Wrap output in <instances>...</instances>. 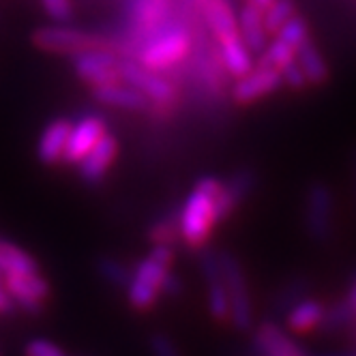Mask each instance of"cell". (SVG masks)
I'll return each instance as SVG.
<instances>
[{"label": "cell", "instance_id": "d4e9b609", "mask_svg": "<svg viewBox=\"0 0 356 356\" xmlns=\"http://www.w3.org/2000/svg\"><path fill=\"white\" fill-rule=\"evenodd\" d=\"M294 60H296V49L279 37H275L270 43H266V47L260 52V65L273 67L277 71H282L284 67H288Z\"/></svg>", "mask_w": 356, "mask_h": 356}, {"label": "cell", "instance_id": "e575fe53", "mask_svg": "<svg viewBox=\"0 0 356 356\" xmlns=\"http://www.w3.org/2000/svg\"><path fill=\"white\" fill-rule=\"evenodd\" d=\"M17 307H15V302H13V298L9 296V292L3 288V284H0V316H9V314H13Z\"/></svg>", "mask_w": 356, "mask_h": 356}, {"label": "cell", "instance_id": "30bf717a", "mask_svg": "<svg viewBox=\"0 0 356 356\" xmlns=\"http://www.w3.org/2000/svg\"><path fill=\"white\" fill-rule=\"evenodd\" d=\"M333 191L324 183H314L307 191V204H305V225L314 241H326L333 227Z\"/></svg>", "mask_w": 356, "mask_h": 356}, {"label": "cell", "instance_id": "8d00e7d4", "mask_svg": "<svg viewBox=\"0 0 356 356\" xmlns=\"http://www.w3.org/2000/svg\"><path fill=\"white\" fill-rule=\"evenodd\" d=\"M352 307L356 309V286H354V292H352Z\"/></svg>", "mask_w": 356, "mask_h": 356}, {"label": "cell", "instance_id": "52a82bcc", "mask_svg": "<svg viewBox=\"0 0 356 356\" xmlns=\"http://www.w3.org/2000/svg\"><path fill=\"white\" fill-rule=\"evenodd\" d=\"M3 288L13 298L15 307L33 316L43 312L45 300L49 298V284L41 277V273L3 275Z\"/></svg>", "mask_w": 356, "mask_h": 356}, {"label": "cell", "instance_id": "cb8c5ba5", "mask_svg": "<svg viewBox=\"0 0 356 356\" xmlns=\"http://www.w3.org/2000/svg\"><path fill=\"white\" fill-rule=\"evenodd\" d=\"M170 0H136L134 22L140 29H152L163 22Z\"/></svg>", "mask_w": 356, "mask_h": 356}, {"label": "cell", "instance_id": "1f68e13d", "mask_svg": "<svg viewBox=\"0 0 356 356\" xmlns=\"http://www.w3.org/2000/svg\"><path fill=\"white\" fill-rule=\"evenodd\" d=\"M279 73H282L284 84H286V86H290V88H294V90H300V88L307 86V78H305V73H302V69L298 67V63H296V60H294V63H290L288 67H284Z\"/></svg>", "mask_w": 356, "mask_h": 356}, {"label": "cell", "instance_id": "4fadbf2b", "mask_svg": "<svg viewBox=\"0 0 356 356\" xmlns=\"http://www.w3.org/2000/svg\"><path fill=\"white\" fill-rule=\"evenodd\" d=\"M106 131H108V124L101 116H84L78 122H73L60 161L78 163Z\"/></svg>", "mask_w": 356, "mask_h": 356}, {"label": "cell", "instance_id": "8992f818", "mask_svg": "<svg viewBox=\"0 0 356 356\" xmlns=\"http://www.w3.org/2000/svg\"><path fill=\"white\" fill-rule=\"evenodd\" d=\"M120 80L131 84L134 88H138L150 101V106H159V108L165 106L168 108L174 104V99H176L174 84L163 78L161 71H152L138 60L120 58Z\"/></svg>", "mask_w": 356, "mask_h": 356}, {"label": "cell", "instance_id": "836d02e7", "mask_svg": "<svg viewBox=\"0 0 356 356\" xmlns=\"http://www.w3.org/2000/svg\"><path fill=\"white\" fill-rule=\"evenodd\" d=\"M159 292H161V294H165V296H178V294L183 292L181 279H178L172 270H168V273H165V277H163V282H161Z\"/></svg>", "mask_w": 356, "mask_h": 356}, {"label": "cell", "instance_id": "ab89813d", "mask_svg": "<svg viewBox=\"0 0 356 356\" xmlns=\"http://www.w3.org/2000/svg\"><path fill=\"white\" fill-rule=\"evenodd\" d=\"M354 165H356V163H354Z\"/></svg>", "mask_w": 356, "mask_h": 356}, {"label": "cell", "instance_id": "74e56055", "mask_svg": "<svg viewBox=\"0 0 356 356\" xmlns=\"http://www.w3.org/2000/svg\"><path fill=\"white\" fill-rule=\"evenodd\" d=\"M195 3H200V5H204V3H207V0H195Z\"/></svg>", "mask_w": 356, "mask_h": 356}, {"label": "cell", "instance_id": "f35d334b", "mask_svg": "<svg viewBox=\"0 0 356 356\" xmlns=\"http://www.w3.org/2000/svg\"><path fill=\"white\" fill-rule=\"evenodd\" d=\"M0 284H3V279H0Z\"/></svg>", "mask_w": 356, "mask_h": 356}, {"label": "cell", "instance_id": "7402d4cb", "mask_svg": "<svg viewBox=\"0 0 356 356\" xmlns=\"http://www.w3.org/2000/svg\"><path fill=\"white\" fill-rule=\"evenodd\" d=\"M296 63L302 69L305 78H307V84H322L328 78V65L324 60V56L320 54V49L314 45V41H305L298 49H296Z\"/></svg>", "mask_w": 356, "mask_h": 356}, {"label": "cell", "instance_id": "f546056e", "mask_svg": "<svg viewBox=\"0 0 356 356\" xmlns=\"http://www.w3.org/2000/svg\"><path fill=\"white\" fill-rule=\"evenodd\" d=\"M41 7L56 24H69L73 19L71 0H41Z\"/></svg>", "mask_w": 356, "mask_h": 356}, {"label": "cell", "instance_id": "484cf974", "mask_svg": "<svg viewBox=\"0 0 356 356\" xmlns=\"http://www.w3.org/2000/svg\"><path fill=\"white\" fill-rule=\"evenodd\" d=\"M292 15H296V9H294L292 0H273V3L266 9H262L266 33L275 37L279 33V29H282Z\"/></svg>", "mask_w": 356, "mask_h": 356}, {"label": "cell", "instance_id": "6da1fadb", "mask_svg": "<svg viewBox=\"0 0 356 356\" xmlns=\"http://www.w3.org/2000/svg\"><path fill=\"white\" fill-rule=\"evenodd\" d=\"M221 181L215 176H204L193 185L191 193L187 195L178 219V238L187 247L200 249L204 247L219 223L217 217V195L221 191Z\"/></svg>", "mask_w": 356, "mask_h": 356}, {"label": "cell", "instance_id": "ac0fdd59", "mask_svg": "<svg viewBox=\"0 0 356 356\" xmlns=\"http://www.w3.org/2000/svg\"><path fill=\"white\" fill-rule=\"evenodd\" d=\"M202 7H204V19L209 24L213 37L217 39V43L238 37L236 13L227 0H207Z\"/></svg>", "mask_w": 356, "mask_h": 356}, {"label": "cell", "instance_id": "f1b7e54d", "mask_svg": "<svg viewBox=\"0 0 356 356\" xmlns=\"http://www.w3.org/2000/svg\"><path fill=\"white\" fill-rule=\"evenodd\" d=\"M148 238L155 245H172L178 238V219L176 217L159 219L148 230Z\"/></svg>", "mask_w": 356, "mask_h": 356}, {"label": "cell", "instance_id": "ba28073f", "mask_svg": "<svg viewBox=\"0 0 356 356\" xmlns=\"http://www.w3.org/2000/svg\"><path fill=\"white\" fill-rule=\"evenodd\" d=\"M73 71L90 88L120 80V56L112 49H88L73 54Z\"/></svg>", "mask_w": 356, "mask_h": 356}, {"label": "cell", "instance_id": "7c38bea8", "mask_svg": "<svg viewBox=\"0 0 356 356\" xmlns=\"http://www.w3.org/2000/svg\"><path fill=\"white\" fill-rule=\"evenodd\" d=\"M116 155H118V140L110 131H106L99 138V142L78 161L80 178L88 185L101 183L106 178V174L110 172Z\"/></svg>", "mask_w": 356, "mask_h": 356}, {"label": "cell", "instance_id": "5b68a950", "mask_svg": "<svg viewBox=\"0 0 356 356\" xmlns=\"http://www.w3.org/2000/svg\"><path fill=\"white\" fill-rule=\"evenodd\" d=\"M223 284L230 300V322L236 330H249L253 324V305L247 288L245 270L241 268L238 260L230 253H219Z\"/></svg>", "mask_w": 356, "mask_h": 356}, {"label": "cell", "instance_id": "7a4b0ae2", "mask_svg": "<svg viewBox=\"0 0 356 356\" xmlns=\"http://www.w3.org/2000/svg\"><path fill=\"white\" fill-rule=\"evenodd\" d=\"M174 264V249L172 245H155L148 256L138 262L134 268L129 282H127V300H129V307L136 312H150L157 305L161 292V282L165 273Z\"/></svg>", "mask_w": 356, "mask_h": 356}, {"label": "cell", "instance_id": "ffe728a7", "mask_svg": "<svg viewBox=\"0 0 356 356\" xmlns=\"http://www.w3.org/2000/svg\"><path fill=\"white\" fill-rule=\"evenodd\" d=\"M253 185V176L251 172L243 170V172H236L230 181L221 185V191L217 195V217L219 221H225L234 213V209L241 204L245 200V195L249 193Z\"/></svg>", "mask_w": 356, "mask_h": 356}, {"label": "cell", "instance_id": "83f0119b", "mask_svg": "<svg viewBox=\"0 0 356 356\" xmlns=\"http://www.w3.org/2000/svg\"><path fill=\"white\" fill-rule=\"evenodd\" d=\"M275 37L284 39L294 49H298L305 41H309V29H307V24H305V19H300L298 15H292L284 26L279 29V33Z\"/></svg>", "mask_w": 356, "mask_h": 356}, {"label": "cell", "instance_id": "4316f807", "mask_svg": "<svg viewBox=\"0 0 356 356\" xmlns=\"http://www.w3.org/2000/svg\"><path fill=\"white\" fill-rule=\"evenodd\" d=\"M97 270L99 275L106 279V282H110L112 286L116 288H124L127 282H129V277L131 273L124 268V264L112 256H104V258H99L97 260Z\"/></svg>", "mask_w": 356, "mask_h": 356}, {"label": "cell", "instance_id": "9c48e42d", "mask_svg": "<svg viewBox=\"0 0 356 356\" xmlns=\"http://www.w3.org/2000/svg\"><path fill=\"white\" fill-rule=\"evenodd\" d=\"M279 86H284L282 73L273 67L258 65V67H251L247 73H243L241 78H236L232 86V99L238 106H249L273 95Z\"/></svg>", "mask_w": 356, "mask_h": 356}, {"label": "cell", "instance_id": "2e32d148", "mask_svg": "<svg viewBox=\"0 0 356 356\" xmlns=\"http://www.w3.org/2000/svg\"><path fill=\"white\" fill-rule=\"evenodd\" d=\"M71 124L73 122L69 118H54L43 129L37 144V157L43 165H54L63 159Z\"/></svg>", "mask_w": 356, "mask_h": 356}, {"label": "cell", "instance_id": "44dd1931", "mask_svg": "<svg viewBox=\"0 0 356 356\" xmlns=\"http://www.w3.org/2000/svg\"><path fill=\"white\" fill-rule=\"evenodd\" d=\"M219 60L223 69L232 75V78H241L243 73H247L253 67V54L249 52V47L243 43L241 35L219 41Z\"/></svg>", "mask_w": 356, "mask_h": 356}, {"label": "cell", "instance_id": "3957f363", "mask_svg": "<svg viewBox=\"0 0 356 356\" xmlns=\"http://www.w3.org/2000/svg\"><path fill=\"white\" fill-rule=\"evenodd\" d=\"M31 41L41 52L63 54V56H73L80 52H88V49H112V52H116V43L110 41L108 37L86 33L80 29H71V26H65V24L33 31Z\"/></svg>", "mask_w": 356, "mask_h": 356}, {"label": "cell", "instance_id": "e0dca14e", "mask_svg": "<svg viewBox=\"0 0 356 356\" xmlns=\"http://www.w3.org/2000/svg\"><path fill=\"white\" fill-rule=\"evenodd\" d=\"M236 22H238V35H241L243 43L249 47V52L260 54L268 43V33L264 29L262 9L256 7L253 3H245L241 7V11L236 13Z\"/></svg>", "mask_w": 356, "mask_h": 356}, {"label": "cell", "instance_id": "603a6c76", "mask_svg": "<svg viewBox=\"0 0 356 356\" xmlns=\"http://www.w3.org/2000/svg\"><path fill=\"white\" fill-rule=\"evenodd\" d=\"M13 273H39V264L29 251L13 243L0 241V275Z\"/></svg>", "mask_w": 356, "mask_h": 356}, {"label": "cell", "instance_id": "8fae6325", "mask_svg": "<svg viewBox=\"0 0 356 356\" xmlns=\"http://www.w3.org/2000/svg\"><path fill=\"white\" fill-rule=\"evenodd\" d=\"M202 270H204V279H207L209 314L217 322H227L230 320V300H227V290L223 284L219 253L204 251V256H202Z\"/></svg>", "mask_w": 356, "mask_h": 356}, {"label": "cell", "instance_id": "9a60e30c", "mask_svg": "<svg viewBox=\"0 0 356 356\" xmlns=\"http://www.w3.org/2000/svg\"><path fill=\"white\" fill-rule=\"evenodd\" d=\"M253 348L266 356H302L307 354L298 341H294L284 328H279L273 322H264L258 326L253 335Z\"/></svg>", "mask_w": 356, "mask_h": 356}, {"label": "cell", "instance_id": "d6a6232c", "mask_svg": "<svg viewBox=\"0 0 356 356\" xmlns=\"http://www.w3.org/2000/svg\"><path fill=\"white\" fill-rule=\"evenodd\" d=\"M148 348H150V352H155V354H159V356H174V354L178 352L176 343H174L168 335H159V333L150 335Z\"/></svg>", "mask_w": 356, "mask_h": 356}, {"label": "cell", "instance_id": "d590c367", "mask_svg": "<svg viewBox=\"0 0 356 356\" xmlns=\"http://www.w3.org/2000/svg\"><path fill=\"white\" fill-rule=\"evenodd\" d=\"M247 3H253V5L260 7V9H266V7L273 3V0H247Z\"/></svg>", "mask_w": 356, "mask_h": 356}, {"label": "cell", "instance_id": "277c9868", "mask_svg": "<svg viewBox=\"0 0 356 356\" xmlns=\"http://www.w3.org/2000/svg\"><path fill=\"white\" fill-rule=\"evenodd\" d=\"M191 52V33L183 26H168L157 33L140 52L138 63L152 71H168L174 65L183 63Z\"/></svg>", "mask_w": 356, "mask_h": 356}, {"label": "cell", "instance_id": "5bb4252c", "mask_svg": "<svg viewBox=\"0 0 356 356\" xmlns=\"http://www.w3.org/2000/svg\"><path fill=\"white\" fill-rule=\"evenodd\" d=\"M92 99L114 110H127V112H144L150 108V101L131 84H127L122 80L101 84L90 88Z\"/></svg>", "mask_w": 356, "mask_h": 356}, {"label": "cell", "instance_id": "d6986e66", "mask_svg": "<svg viewBox=\"0 0 356 356\" xmlns=\"http://www.w3.org/2000/svg\"><path fill=\"white\" fill-rule=\"evenodd\" d=\"M326 318V309L324 305L316 298H302L296 300L290 312H288V328L296 335H307L312 330H316Z\"/></svg>", "mask_w": 356, "mask_h": 356}, {"label": "cell", "instance_id": "4dcf8cb0", "mask_svg": "<svg viewBox=\"0 0 356 356\" xmlns=\"http://www.w3.org/2000/svg\"><path fill=\"white\" fill-rule=\"evenodd\" d=\"M24 352L29 356H65V350L58 343H54L52 339H45V337H37L31 343H26Z\"/></svg>", "mask_w": 356, "mask_h": 356}]
</instances>
